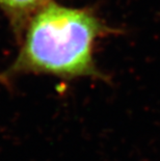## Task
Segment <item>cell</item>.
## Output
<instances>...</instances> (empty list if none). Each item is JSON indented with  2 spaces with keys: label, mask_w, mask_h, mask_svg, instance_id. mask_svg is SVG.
<instances>
[{
  "label": "cell",
  "mask_w": 160,
  "mask_h": 161,
  "mask_svg": "<svg viewBox=\"0 0 160 161\" xmlns=\"http://www.w3.org/2000/svg\"><path fill=\"white\" fill-rule=\"evenodd\" d=\"M120 32L107 25L94 8H72L51 1L27 23L19 52L0 74V82L8 83L23 75L106 80L95 60L96 47L100 40Z\"/></svg>",
  "instance_id": "1"
},
{
  "label": "cell",
  "mask_w": 160,
  "mask_h": 161,
  "mask_svg": "<svg viewBox=\"0 0 160 161\" xmlns=\"http://www.w3.org/2000/svg\"><path fill=\"white\" fill-rule=\"evenodd\" d=\"M54 0H0L2 10L18 42L29 20L38 10Z\"/></svg>",
  "instance_id": "2"
}]
</instances>
